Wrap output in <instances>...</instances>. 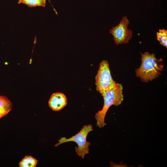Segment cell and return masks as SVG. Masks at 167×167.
Masks as SVG:
<instances>
[{"instance_id":"6da1fadb","label":"cell","mask_w":167,"mask_h":167,"mask_svg":"<svg viewBox=\"0 0 167 167\" xmlns=\"http://www.w3.org/2000/svg\"><path fill=\"white\" fill-rule=\"evenodd\" d=\"M141 54V62L139 67L135 69L136 75L142 81L148 83L158 77L163 68L158 64L154 54L146 52Z\"/></svg>"},{"instance_id":"7a4b0ae2","label":"cell","mask_w":167,"mask_h":167,"mask_svg":"<svg viewBox=\"0 0 167 167\" xmlns=\"http://www.w3.org/2000/svg\"><path fill=\"white\" fill-rule=\"evenodd\" d=\"M123 87L122 84L116 83L115 86L101 95L104 99L102 109L95 114L96 126L101 128L106 125L105 118L110 107L114 105L118 106L122 104L124 100L122 94Z\"/></svg>"},{"instance_id":"3957f363","label":"cell","mask_w":167,"mask_h":167,"mask_svg":"<svg viewBox=\"0 0 167 167\" xmlns=\"http://www.w3.org/2000/svg\"><path fill=\"white\" fill-rule=\"evenodd\" d=\"M93 131L92 124H88L84 126L75 135L67 138L65 137H62L58 140V143L54 145L57 147L60 145L69 142H74L76 143L78 146H75V150L77 155L84 159L85 156L89 153V146L91 143L87 141V137L88 133Z\"/></svg>"},{"instance_id":"277c9868","label":"cell","mask_w":167,"mask_h":167,"mask_svg":"<svg viewBox=\"0 0 167 167\" xmlns=\"http://www.w3.org/2000/svg\"><path fill=\"white\" fill-rule=\"evenodd\" d=\"M116 84L112 77L108 61L103 60L100 63L95 77L96 90L102 95L113 88Z\"/></svg>"},{"instance_id":"5b68a950","label":"cell","mask_w":167,"mask_h":167,"mask_svg":"<svg viewBox=\"0 0 167 167\" xmlns=\"http://www.w3.org/2000/svg\"><path fill=\"white\" fill-rule=\"evenodd\" d=\"M129 21L126 16L122 18L118 24L110 30L109 33L113 36L115 44L118 45L126 44L132 37V30L128 28Z\"/></svg>"},{"instance_id":"8992f818","label":"cell","mask_w":167,"mask_h":167,"mask_svg":"<svg viewBox=\"0 0 167 167\" xmlns=\"http://www.w3.org/2000/svg\"><path fill=\"white\" fill-rule=\"evenodd\" d=\"M67 98L65 95L61 92L52 94L48 101L49 107L53 111H59L67 104Z\"/></svg>"},{"instance_id":"52a82bcc","label":"cell","mask_w":167,"mask_h":167,"mask_svg":"<svg viewBox=\"0 0 167 167\" xmlns=\"http://www.w3.org/2000/svg\"><path fill=\"white\" fill-rule=\"evenodd\" d=\"M38 160L31 156H25L19 162V167H36Z\"/></svg>"},{"instance_id":"ba28073f","label":"cell","mask_w":167,"mask_h":167,"mask_svg":"<svg viewBox=\"0 0 167 167\" xmlns=\"http://www.w3.org/2000/svg\"><path fill=\"white\" fill-rule=\"evenodd\" d=\"M18 4H24L29 7L45 6L46 0H18Z\"/></svg>"},{"instance_id":"9c48e42d","label":"cell","mask_w":167,"mask_h":167,"mask_svg":"<svg viewBox=\"0 0 167 167\" xmlns=\"http://www.w3.org/2000/svg\"><path fill=\"white\" fill-rule=\"evenodd\" d=\"M157 40L159 41L160 44L167 48V30L163 29H160L159 32H157Z\"/></svg>"},{"instance_id":"30bf717a","label":"cell","mask_w":167,"mask_h":167,"mask_svg":"<svg viewBox=\"0 0 167 167\" xmlns=\"http://www.w3.org/2000/svg\"><path fill=\"white\" fill-rule=\"evenodd\" d=\"M0 107L12 109V103L6 96L0 95Z\"/></svg>"},{"instance_id":"8fae6325","label":"cell","mask_w":167,"mask_h":167,"mask_svg":"<svg viewBox=\"0 0 167 167\" xmlns=\"http://www.w3.org/2000/svg\"><path fill=\"white\" fill-rule=\"evenodd\" d=\"M11 110V109L0 107V119L6 115Z\"/></svg>"}]
</instances>
